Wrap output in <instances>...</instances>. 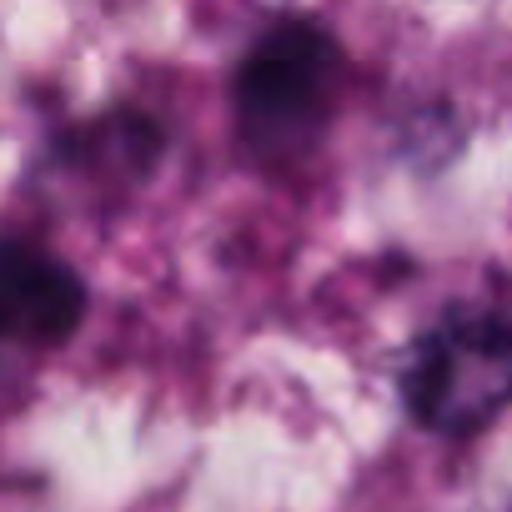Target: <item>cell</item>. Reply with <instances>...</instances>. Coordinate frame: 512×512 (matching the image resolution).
Segmentation results:
<instances>
[{
  "mask_svg": "<svg viewBox=\"0 0 512 512\" xmlns=\"http://www.w3.org/2000/svg\"><path fill=\"white\" fill-rule=\"evenodd\" d=\"M407 417L437 437H477L512 407V322L487 307L442 312L402 357Z\"/></svg>",
  "mask_w": 512,
  "mask_h": 512,
  "instance_id": "obj_1",
  "label": "cell"
},
{
  "mask_svg": "<svg viewBox=\"0 0 512 512\" xmlns=\"http://www.w3.org/2000/svg\"><path fill=\"white\" fill-rule=\"evenodd\" d=\"M236 131L262 161H297L342 96V46L317 21H277L236 66Z\"/></svg>",
  "mask_w": 512,
  "mask_h": 512,
  "instance_id": "obj_2",
  "label": "cell"
},
{
  "mask_svg": "<svg viewBox=\"0 0 512 512\" xmlns=\"http://www.w3.org/2000/svg\"><path fill=\"white\" fill-rule=\"evenodd\" d=\"M86 317V282L56 251L0 241V347H56Z\"/></svg>",
  "mask_w": 512,
  "mask_h": 512,
  "instance_id": "obj_3",
  "label": "cell"
}]
</instances>
